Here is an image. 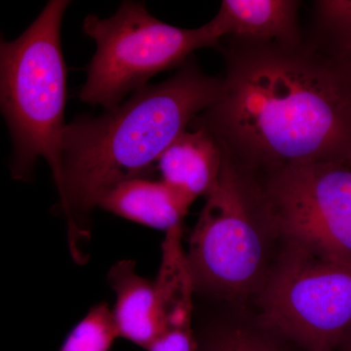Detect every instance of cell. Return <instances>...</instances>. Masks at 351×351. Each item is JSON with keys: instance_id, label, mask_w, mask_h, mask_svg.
<instances>
[{"instance_id": "cell-9", "label": "cell", "mask_w": 351, "mask_h": 351, "mask_svg": "<svg viewBox=\"0 0 351 351\" xmlns=\"http://www.w3.org/2000/svg\"><path fill=\"white\" fill-rule=\"evenodd\" d=\"M193 201L162 180L137 178L110 189L101 198L99 207L134 223L167 232L182 226Z\"/></svg>"}, {"instance_id": "cell-1", "label": "cell", "mask_w": 351, "mask_h": 351, "mask_svg": "<svg viewBox=\"0 0 351 351\" xmlns=\"http://www.w3.org/2000/svg\"><path fill=\"white\" fill-rule=\"evenodd\" d=\"M219 98L195 119L232 160L255 174L345 161L351 154V88L315 48L234 43Z\"/></svg>"}, {"instance_id": "cell-6", "label": "cell", "mask_w": 351, "mask_h": 351, "mask_svg": "<svg viewBox=\"0 0 351 351\" xmlns=\"http://www.w3.org/2000/svg\"><path fill=\"white\" fill-rule=\"evenodd\" d=\"M82 29L96 43V52L80 99L105 110L147 86L152 76L182 66L195 51L217 47L221 40L210 22L197 29L175 27L137 1H124L106 19L88 15Z\"/></svg>"}, {"instance_id": "cell-12", "label": "cell", "mask_w": 351, "mask_h": 351, "mask_svg": "<svg viewBox=\"0 0 351 351\" xmlns=\"http://www.w3.org/2000/svg\"><path fill=\"white\" fill-rule=\"evenodd\" d=\"M119 337L112 311L101 302L75 325L60 351H110Z\"/></svg>"}, {"instance_id": "cell-4", "label": "cell", "mask_w": 351, "mask_h": 351, "mask_svg": "<svg viewBox=\"0 0 351 351\" xmlns=\"http://www.w3.org/2000/svg\"><path fill=\"white\" fill-rule=\"evenodd\" d=\"M223 152L186 257L195 291L239 299L260 292L271 267L270 239L279 233L255 174Z\"/></svg>"}, {"instance_id": "cell-8", "label": "cell", "mask_w": 351, "mask_h": 351, "mask_svg": "<svg viewBox=\"0 0 351 351\" xmlns=\"http://www.w3.org/2000/svg\"><path fill=\"white\" fill-rule=\"evenodd\" d=\"M299 6L294 0H225L210 23L219 38L235 43L300 45Z\"/></svg>"}, {"instance_id": "cell-2", "label": "cell", "mask_w": 351, "mask_h": 351, "mask_svg": "<svg viewBox=\"0 0 351 351\" xmlns=\"http://www.w3.org/2000/svg\"><path fill=\"white\" fill-rule=\"evenodd\" d=\"M221 77L205 75L189 60L165 82L142 88L99 117L82 115L62 138L60 204L75 258L82 226L106 193L151 174L159 157L219 98Z\"/></svg>"}, {"instance_id": "cell-17", "label": "cell", "mask_w": 351, "mask_h": 351, "mask_svg": "<svg viewBox=\"0 0 351 351\" xmlns=\"http://www.w3.org/2000/svg\"><path fill=\"white\" fill-rule=\"evenodd\" d=\"M346 162L350 164V165L351 166V154H350V157H348V160H346Z\"/></svg>"}, {"instance_id": "cell-5", "label": "cell", "mask_w": 351, "mask_h": 351, "mask_svg": "<svg viewBox=\"0 0 351 351\" xmlns=\"http://www.w3.org/2000/svg\"><path fill=\"white\" fill-rule=\"evenodd\" d=\"M258 306L265 331L306 351H336L351 334V260L285 239Z\"/></svg>"}, {"instance_id": "cell-15", "label": "cell", "mask_w": 351, "mask_h": 351, "mask_svg": "<svg viewBox=\"0 0 351 351\" xmlns=\"http://www.w3.org/2000/svg\"><path fill=\"white\" fill-rule=\"evenodd\" d=\"M332 59L339 64V69L343 71V75H345L348 85L351 88V53L350 54L343 55V56L334 57Z\"/></svg>"}, {"instance_id": "cell-7", "label": "cell", "mask_w": 351, "mask_h": 351, "mask_svg": "<svg viewBox=\"0 0 351 351\" xmlns=\"http://www.w3.org/2000/svg\"><path fill=\"white\" fill-rule=\"evenodd\" d=\"M263 189L279 234L351 260V166L320 161L267 173Z\"/></svg>"}, {"instance_id": "cell-13", "label": "cell", "mask_w": 351, "mask_h": 351, "mask_svg": "<svg viewBox=\"0 0 351 351\" xmlns=\"http://www.w3.org/2000/svg\"><path fill=\"white\" fill-rule=\"evenodd\" d=\"M278 338L243 327L223 328L197 341L196 351H288Z\"/></svg>"}, {"instance_id": "cell-16", "label": "cell", "mask_w": 351, "mask_h": 351, "mask_svg": "<svg viewBox=\"0 0 351 351\" xmlns=\"http://www.w3.org/2000/svg\"><path fill=\"white\" fill-rule=\"evenodd\" d=\"M343 351H351V334L346 339V343L343 346Z\"/></svg>"}, {"instance_id": "cell-10", "label": "cell", "mask_w": 351, "mask_h": 351, "mask_svg": "<svg viewBox=\"0 0 351 351\" xmlns=\"http://www.w3.org/2000/svg\"><path fill=\"white\" fill-rule=\"evenodd\" d=\"M223 160V149L213 134L195 127L176 138L159 157L156 167L162 181L195 200L213 189Z\"/></svg>"}, {"instance_id": "cell-14", "label": "cell", "mask_w": 351, "mask_h": 351, "mask_svg": "<svg viewBox=\"0 0 351 351\" xmlns=\"http://www.w3.org/2000/svg\"><path fill=\"white\" fill-rule=\"evenodd\" d=\"M320 29L336 41V56L351 53V0L315 2Z\"/></svg>"}, {"instance_id": "cell-11", "label": "cell", "mask_w": 351, "mask_h": 351, "mask_svg": "<svg viewBox=\"0 0 351 351\" xmlns=\"http://www.w3.org/2000/svg\"><path fill=\"white\" fill-rule=\"evenodd\" d=\"M135 267L131 261H121L108 272L117 295L113 319L119 337L149 351L158 327L156 283L138 276Z\"/></svg>"}, {"instance_id": "cell-3", "label": "cell", "mask_w": 351, "mask_h": 351, "mask_svg": "<svg viewBox=\"0 0 351 351\" xmlns=\"http://www.w3.org/2000/svg\"><path fill=\"white\" fill-rule=\"evenodd\" d=\"M68 0H51L13 41L0 44V104L12 138L14 179L27 181L39 157L63 188L66 68L62 23Z\"/></svg>"}]
</instances>
